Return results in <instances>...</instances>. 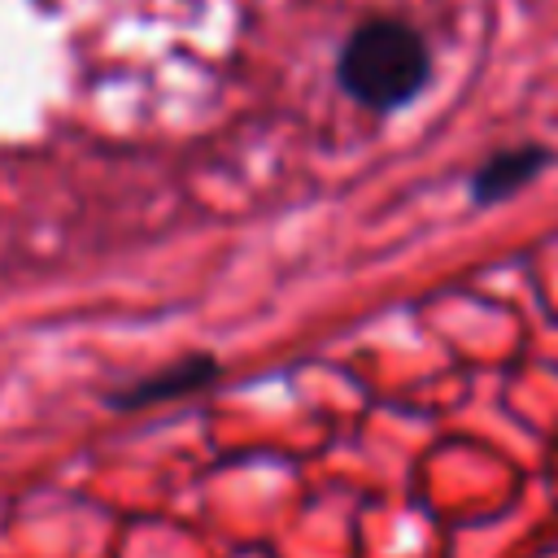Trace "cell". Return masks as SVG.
Segmentation results:
<instances>
[{
	"instance_id": "7a4b0ae2",
	"label": "cell",
	"mask_w": 558,
	"mask_h": 558,
	"mask_svg": "<svg viewBox=\"0 0 558 558\" xmlns=\"http://www.w3.org/2000/svg\"><path fill=\"white\" fill-rule=\"evenodd\" d=\"M545 166H549V148H541V144H519V148L493 153V157L471 174V196H475V205L506 201V196H514L519 187H527Z\"/></svg>"
},
{
	"instance_id": "3957f363",
	"label": "cell",
	"mask_w": 558,
	"mask_h": 558,
	"mask_svg": "<svg viewBox=\"0 0 558 558\" xmlns=\"http://www.w3.org/2000/svg\"><path fill=\"white\" fill-rule=\"evenodd\" d=\"M214 375H218V362H214V357H205V353H187V357H179L174 366H161L157 375L135 379L126 392H113V397H109V405H113V410L157 405V401H166V397H183V392H192V388L209 384Z\"/></svg>"
},
{
	"instance_id": "6da1fadb",
	"label": "cell",
	"mask_w": 558,
	"mask_h": 558,
	"mask_svg": "<svg viewBox=\"0 0 558 558\" xmlns=\"http://www.w3.org/2000/svg\"><path fill=\"white\" fill-rule=\"evenodd\" d=\"M340 83L371 109H397L427 83V48L405 22H366L340 57Z\"/></svg>"
}]
</instances>
